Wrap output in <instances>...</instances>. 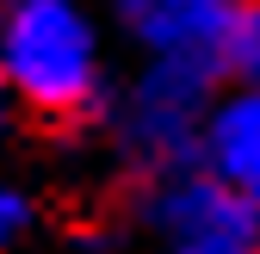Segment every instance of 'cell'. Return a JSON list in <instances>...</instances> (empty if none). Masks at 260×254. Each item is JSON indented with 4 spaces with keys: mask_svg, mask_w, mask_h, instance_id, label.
<instances>
[{
    "mask_svg": "<svg viewBox=\"0 0 260 254\" xmlns=\"http://www.w3.org/2000/svg\"><path fill=\"white\" fill-rule=\"evenodd\" d=\"M106 50L81 0H7L0 7V87L7 100L75 118L100 100Z\"/></svg>",
    "mask_w": 260,
    "mask_h": 254,
    "instance_id": "obj_1",
    "label": "cell"
},
{
    "mask_svg": "<svg viewBox=\"0 0 260 254\" xmlns=\"http://www.w3.org/2000/svg\"><path fill=\"white\" fill-rule=\"evenodd\" d=\"M124 31L149 50V62H180L211 81H254L260 13L254 0H112Z\"/></svg>",
    "mask_w": 260,
    "mask_h": 254,
    "instance_id": "obj_2",
    "label": "cell"
},
{
    "mask_svg": "<svg viewBox=\"0 0 260 254\" xmlns=\"http://www.w3.org/2000/svg\"><path fill=\"white\" fill-rule=\"evenodd\" d=\"M211 87H217L211 75L180 69V62H149L143 81L130 87L118 137H124V155L155 186L192 174V143H199V118L211 106Z\"/></svg>",
    "mask_w": 260,
    "mask_h": 254,
    "instance_id": "obj_3",
    "label": "cell"
},
{
    "mask_svg": "<svg viewBox=\"0 0 260 254\" xmlns=\"http://www.w3.org/2000/svg\"><path fill=\"white\" fill-rule=\"evenodd\" d=\"M161 254H260V211L248 193H230L205 174L161 180L149 205Z\"/></svg>",
    "mask_w": 260,
    "mask_h": 254,
    "instance_id": "obj_4",
    "label": "cell"
},
{
    "mask_svg": "<svg viewBox=\"0 0 260 254\" xmlns=\"http://www.w3.org/2000/svg\"><path fill=\"white\" fill-rule=\"evenodd\" d=\"M192 174H205L230 193H260V93L236 87L205 106L199 143H192Z\"/></svg>",
    "mask_w": 260,
    "mask_h": 254,
    "instance_id": "obj_5",
    "label": "cell"
},
{
    "mask_svg": "<svg viewBox=\"0 0 260 254\" xmlns=\"http://www.w3.org/2000/svg\"><path fill=\"white\" fill-rule=\"evenodd\" d=\"M25 224H31V199L19 193L13 180H0V254L25 236Z\"/></svg>",
    "mask_w": 260,
    "mask_h": 254,
    "instance_id": "obj_6",
    "label": "cell"
},
{
    "mask_svg": "<svg viewBox=\"0 0 260 254\" xmlns=\"http://www.w3.org/2000/svg\"><path fill=\"white\" fill-rule=\"evenodd\" d=\"M7 106H13V100H7V87H0V137H7Z\"/></svg>",
    "mask_w": 260,
    "mask_h": 254,
    "instance_id": "obj_7",
    "label": "cell"
}]
</instances>
